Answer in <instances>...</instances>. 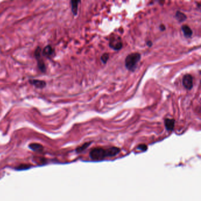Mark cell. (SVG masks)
<instances>
[{
	"mask_svg": "<svg viewBox=\"0 0 201 201\" xmlns=\"http://www.w3.org/2000/svg\"><path fill=\"white\" fill-rule=\"evenodd\" d=\"M120 150L116 147H111L107 149L100 148H94L90 151V157L94 160H100L106 157H113L119 153Z\"/></svg>",
	"mask_w": 201,
	"mask_h": 201,
	"instance_id": "6da1fadb",
	"label": "cell"
},
{
	"mask_svg": "<svg viewBox=\"0 0 201 201\" xmlns=\"http://www.w3.org/2000/svg\"><path fill=\"white\" fill-rule=\"evenodd\" d=\"M141 59V54L138 53H134L128 55L125 59L126 68L129 71H134Z\"/></svg>",
	"mask_w": 201,
	"mask_h": 201,
	"instance_id": "7a4b0ae2",
	"label": "cell"
},
{
	"mask_svg": "<svg viewBox=\"0 0 201 201\" xmlns=\"http://www.w3.org/2000/svg\"><path fill=\"white\" fill-rule=\"evenodd\" d=\"M109 46L115 50H119L123 46V42L120 36L113 34L110 38Z\"/></svg>",
	"mask_w": 201,
	"mask_h": 201,
	"instance_id": "3957f363",
	"label": "cell"
},
{
	"mask_svg": "<svg viewBox=\"0 0 201 201\" xmlns=\"http://www.w3.org/2000/svg\"><path fill=\"white\" fill-rule=\"evenodd\" d=\"M34 56L35 59L37 61L38 67L42 72H46V67L45 65V63L44 62V60L42 57V50L40 47H38L34 53Z\"/></svg>",
	"mask_w": 201,
	"mask_h": 201,
	"instance_id": "277c9868",
	"label": "cell"
},
{
	"mask_svg": "<svg viewBox=\"0 0 201 201\" xmlns=\"http://www.w3.org/2000/svg\"><path fill=\"white\" fill-rule=\"evenodd\" d=\"M182 83L185 88L187 90L192 89L193 87L192 76L189 74L185 75L183 77Z\"/></svg>",
	"mask_w": 201,
	"mask_h": 201,
	"instance_id": "5b68a950",
	"label": "cell"
},
{
	"mask_svg": "<svg viewBox=\"0 0 201 201\" xmlns=\"http://www.w3.org/2000/svg\"><path fill=\"white\" fill-rule=\"evenodd\" d=\"M54 54H55L54 49L50 45L46 46L42 50V56L46 57L47 58L49 59L53 57Z\"/></svg>",
	"mask_w": 201,
	"mask_h": 201,
	"instance_id": "8992f818",
	"label": "cell"
},
{
	"mask_svg": "<svg viewBox=\"0 0 201 201\" xmlns=\"http://www.w3.org/2000/svg\"><path fill=\"white\" fill-rule=\"evenodd\" d=\"M29 83L38 89H43L46 86V82L40 80H30Z\"/></svg>",
	"mask_w": 201,
	"mask_h": 201,
	"instance_id": "52a82bcc",
	"label": "cell"
},
{
	"mask_svg": "<svg viewBox=\"0 0 201 201\" xmlns=\"http://www.w3.org/2000/svg\"><path fill=\"white\" fill-rule=\"evenodd\" d=\"M165 126L168 131H172L175 127V120L171 119H166L165 120Z\"/></svg>",
	"mask_w": 201,
	"mask_h": 201,
	"instance_id": "ba28073f",
	"label": "cell"
},
{
	"mask_svg": "<svg viewBox=\"0 0 201 201\" xmlns=\"http://www.w3.org/2000/svg\"><path fill=\"white\" fill-rule=\"evenodd\" d=\"M182 30L184 33V35L186 38H190L192 35V30L191 28L186 25H184L182 27Z\"/></svg>",
	"mask_w": 201,
	"mask_h": 201,
	"instance_id": "9c48e42d",
	"label": "cell"
},
{
	"mask_svg": "<svg viewBox=\"0 0 201 201\" xmlns=\"http://www.w3.org/2000/svg\"><path fill=\"white\" fill-rule=\"evenodd\" d=\"M80 2V1H71V10L73 13L76 16L78 12V5Z\"/></svg>",
	"mask_w": 201,
	"mask_h": 201,
	"instance_id": "30bf717a",
	"label": "cell"
},
{
	"mask_svg": "<svg viewBox=\"0 0 201 201\" xmlns=\"http://www.w3.org/2000/svg\"><path fill=\"white\" fill-rule=\"evenodd\" d=\"M176 19L179 21V22L182 23V22H184L186 20L187 17H186V16L184 13H182L180 11H177L176 13Z\"/></svg>",
	"mask_w": 201,
	"mask_h": 201,
	"instance_id": "8fae6325",
	"label": "cell"
},
{
	"mask_svg": "<svg viewBox=\"0 0 201 201\" xmlns=\"http://www.w3.org/2000/svg\"><path fill=\"white\" fill-rule=\"evenodd\" d=\"M29 147L31 150L34 151H42V146L38 143H31Z\"/></svg>",
	"mask_w": 201,
	"mask_h": 201,
	"instance_id": "7c38bea8",
	"label": "cell"
},
{
	"mask_svg": "<svg viewBox=\"0 0 201 201\" xmlns=\"http://www.w3.org/2000/svg\"><path fill=\"white\" fill-rule=\"evenodd\" d=\"M90 144V143H86L83 144L82 146L79 147L77 148V152H82L83 151H84L86 149H87V147H89V146Z\"/></svg>",
	"mask_w": 201,
	"mask_h": 201,
	"instance_id": "4fadbf2b",
	"label": "cell"
},
{
	"mask_svg": "<svg viewBox=\"0 0 201 201\" xmlns=\"http://www.w3.org/2000/svg\"><path fill=\"white\" fill-rule=\"evenodd\" d=\"M109 59V54H108V53H104L101 57V60L104 64H106L107 63V61H108Z\"/></svg>",
	"mask_w": 201,
	"mask_h": 201,
	"instance_id": "5bb4252c",
	"label": "cell"
},
{
	"mask_svg": "<svg viewBox=\"0 0 201 201\" xmlns=\"http://www.w3.org/2000/svg\"><path fill=\"white\" fill-rule=\"evenodd\" d=\"M137 149L141 151H146L147 149V146L145 144H140L138 146Z\"/></svg>",
	"mask_w": 201,
	"mask_h": 201,
	"instance_id": "9a60e30c",
	"label": "cell"
},
{
	"mask_svg": "<svg viewBox=\"0 0 201 201\" xmlns=\"http://www.w3.org/2000/svg\"><path fill=\"white\" fill-rule=\"evenodd\" d=\"M30 166L28 165H20L18 167V169L19 170H24V169H28L29 168Z\"/></svg>",
	"mask_w": 201,
	"mask_h": 201,
	"instance_id": "2e32d148",
	"label": "cell"
},
{
	"mask_svg": "<svg viewBox=\"0 0 201 201\" xmlns=\"http://www.w3.org/2000/svg\"><path fill=\"white\" fill-rule=\"evenodd\" d=\"M160 30H161L162 31H163V30H165V25L162 24V25H161L160 26Z\"/></svg>",
	"mask_w": 201,
	"mask_h": 201,
	"instance_id": "e0dca14e",
	"label": "cell"
},
{
	"mask_svg": "<svg viewBox=\"0 0 201 201\" xmlns=\"http://www.w3.org/2000/svg\"><path fill=\"white\" fill-rule=\"evenodd\" d=\"M147 44H148V46L151 47V46L152 45V43L151 42H147Z\"/></svg>",
	"mask_w": 201,
	"mask_h": 201,
	"instance_id": "ac0fdd59",
	"label": "cell"
}]
</instances>
